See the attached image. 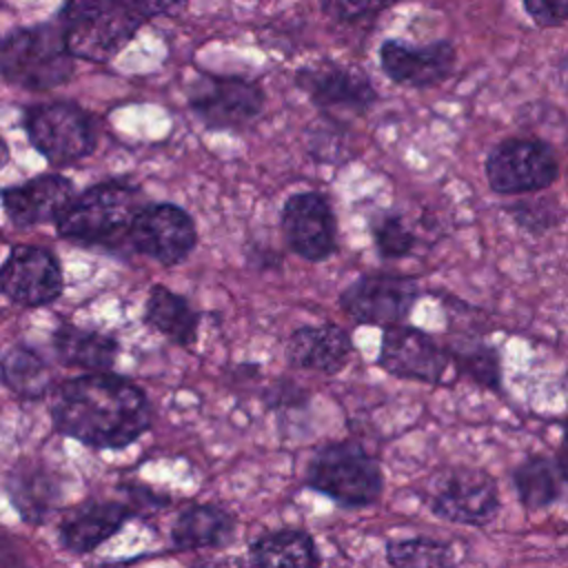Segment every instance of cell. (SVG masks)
Masks as SVG:
<instances>
[{
	"mask_svg": "<svg viewBox=\"0 0 568 568\" xmlns=\"http://www.w3.org/2000/svg\"><path fill=\"white\" fill-rule=\"evenodd\" d=\"M235 517L217 504H191L171 526V546L180 552L224 548L235 537Z\"/></svg>",
	"mask_w": 568,
	"mask_h": 568,
	"instance_id": "cell-21",
	"label": "cell"
},
{
	"mask_svg": "<svg viewBox=\"0 0 568 568\" xmlns=\"http://www.w3.org/2000/svg\"><path fill=\"white\" fill-rule=\"evenodd\" d=\"M75 58L64 44L60 27H22L0 38V75L27 91H49L69 82Z\"/></svg>",
	"mask_w": 568,
	"mask_h": 568,
	"instance_id": "cell-4",
	"label": "cell"
},
{
	"mask_svg": "<svg viewBox=\"0 0 568 568\" xmlns=\"http://www.w3.org/2000/svg\"><path fill=\"white\" fill-rule=\"evenodd\" d=\"M248 559L255 566H320L322 557L313 535L300 528H277L248 544Z\"/></svg>",
	"mask_w": 568,
	"mask_h": 568,
	"instance_id": "cell-24",
	"label": "cell"
},
{
	"mask_svg": "<svg viewBox=\"0 0 568 568\" xmlns=\"http://www.w3.org/2000/svg\"><path fill=\"white\" fill-rule=\"evenodd\" d=\"M7 162H9V146H7V142L0 138V169H4Z\"/></svg>",
	"mask_w": 568,
	"mask_h": 568,
	"instance_id": "cell-38",
	"label": "cell"
},
{
	"mask_svg": "<svg viewBox=\"0 0 568 568\" xmlns=\"http://www.w3.org/2000/svg\"><path fill=\"white\" fill-rule=\"evenodd\" d=\"M22 126L33 149L51 164H73L95 149L93 118L73 102L33 104L24 111Z\"/></svg>",
	"mask_w": 568,
	"mask_h": 568,
	"instance_id": "cell-6",
	"label": "cell"
},
{
	"mask_svg": "<svg viewBox=\"0 0 568 568\" xmlns=\"http://www.w3.org/2000/svg\"><path fill=\"white\" fill-rule=\"evenodd\" d=\"M73 195L75 186L69 178L60 173H42L22 184L2 189L0 202L13 226L29 229L55 222Z\"/></svg>",
	"mask_w": 568,
	"mask_h": 568,
	"instance_id": "cell-17",
	"label": "cell"
},
{
	"mask_svg": "<svg viewBox=\"0 0 568 568\" xmlns=\"http://www.w3.org/2000/svg\"><path fill=\"white\" fill-rule=\"evenodd\" d=\"M377 366L393 377L435 386L444 382L450 359L428 333L402 322L384 328Z\"/></svg>",
	"mask_w": 568,
	"mask_h": 568,
	"instance_id": "cell-15",
	"label": "cell"
},
{
	"mask_svg": "<svg viewBox=\"0 0 568 568\" xmlns=\"http://www.w3.org/2000/svg\"><path fill=\"white\" fill-rule=\"evenodd\" d=\"M133 513L135 510L124 501H84L58 526V541L73 555L93 552L111 539Z\"/></svg>",
	"mask_w": 568,
	"mask_h": 568,
	"instance_id": "cell-19",
	"label": "cell"
},
{
	"mask_svg": "<svg viewBox=\"0 0 568 568\" xmlns=\"http://www.w3.org/2000/svg\"><path fill=\"white\" fill-rule=\"evenodd\" d=\"M280 224L288 248L306 262H324L337 248V220L331 202L317 191L286 197Z\"/></svg>",
	"mask_w": 568,
	"mask_h": 568,
	"instance_id": "cell-13",
	"label": "cell"
},
{
	"mask_svg": "<svg viewBox=\"0 0 568 568\" xmlns=\"http://www.w3.org/2000/svg\"><path fill=\"white\" fill-rule=\"evenodd\" d=\"M455 561L453 548L433 537L390 539L386 544V564L395 568H442Z\"/></svg>",
	"mask_w": 568,
	"mask_h": 568,
	"instance_id": "cell-28",
	"label": "cell"
},
{
	"mask_svg": "<svg viewBox=\"0 0 568 568\" xmlns=\"http://www.w3.org/2000/svg\"><path fill=\"white\" fill-rule=\"evenodd\" d=\"M308 402V395L304 388H300L297 384L288 382V379H280L268 393H266V404L275 410H282V408H302L306 406Z\"/></svg>",
	"mask_w": 568,
	"mask_h": 568,
	"instance_id": "cell-34",
	"label": "cell"
},
{
	"mask_svg": "<svg viewBox=\"0 0 568 568\" xmlns=\"http://www.w3.org/2000/svg\"><path fill=\"white\" fill-rule=\"evenodd\" d=\"M519 504L526 510H541L561 497L564 477L555 459L546 455H530L510 475Z\"/></svg>",
	"mask_w": 568,
	"mask_h": 568,
	"instance_id": "cell-26",
	"label": "cell"
},
{
	"mask_svg": "<svg viewBox=\"0 0 568 568\" xmlns=\"http://www.w3.org/2000/svg\"><path fill=\"white\" fill-rule=\"evenodd\" d=\"M0 382L20 399H40L53 388V373L36 348L16 342L0 355Z\"/></svg>",
	"mask_w": 568,
	"mask_h": 568,
	"instance_id": "cell-23",
	"label": "cell"
},
{
	"mask_svg": "<svg viewBox=\"0 0 568 568\" xmlns=\"http://www.w3.org/2000/svg\"><path fill=\"white\" fill-rule=\"evenodd\" d=\"M377 55L386 78L408 89H430L442 84L453 75L457 62V49L450 40L410 47L404 40L388 38L379 44Z\"/></svg>",
	"mask_w": 568,
	"mask_h": 568,
	"instance_id": "cell-16",
	"label": "cell"
},
{
	"mask_svg": "<svg viewBox=\"0 0 568 568\" xmlns=\"http://www.w3.org/2000/svg\"><path fill=\"white\" fill-rule=\"evenodd\" d=\"M58 18L71 55L89 62L115 58L144 22L113 0H64Z\"/></svg>",
	"mask_w": 568,
	"mask_h": 568,
	"instance_id": "cell-5",
	"label": "cell"
},
{
	"mask_svg": "<svg viewBox=\"0 0 568 568\" xmlns=\"http://www.w3.org/2000/svg\"><path fill=\"white\" fill-rule=\"evenodd\" d=\"M559 473L564 477V484H568V419L564 422V435H561V444L557 448V457H555Z\"/></svg>",
	"mask_w": 568,
	"mask_h": 568,
	"instance_id": "cell-35",
	"label": "cell"
},
{
	"mask_svg": "<svg viewBox=\"0 0 568 568\" xmlns=\"http://www.w3.org/2000/svg\"><path fill=\"white\" fill-rule=\"evenodd\" d=\"M399 0H320L326 18L339 24H359L377 18Z\"/></svg>",
	"mask_w": 568,
	"mask_h": 568,
	"instance_id": "cell-31",
	"label": "cell"
},
{
	"mask_svg": "<svg viewBox=\"0 0 568 568\" xmlns=\"http://www.w3.org/2000/svg\"><path fill=\"white\" fill-rule=\"evenodd\" d=\"M0 4H2V0H0Z\"/></svg>",
	"mask_w": 568,
	"mask_h": 568,
	"instance_id": "cell-39",
	"label": "cell"
},
{
	"mask_svg": "<svg viewBox=\"0 0 568 568\" xmlns=\"http://www.w3.org/2000/svg\"><path fill=\"white\" fill-rule=\"evenodd\" d=\"M342 508H366L384 493V473L375 457L357 442L322 444L306 468V481Z\"/></svg>",
	"mask_w": 568,
	"mask_h": 568,
	"instance_id": "cell-3",
	"label": "cell"
},
{
	"mask_svg": "<svg viewBox=\"0 0 568 568\" xmlns=\"http://www.w3.org/2000/svg\"><path fill=\"white\" fill-rule=\"evenodd\" d=\"M353 353V339L339 324H306L291 333L286 342V359L297 371L322 375L339 373Z\"/></svg>",
	"mask_w": 568,
	"mask_h": 568,
	"instance_id": "cell-18",
	"label": "cell"
},
{
	"mask_svg": "<svg viewBox=\"0 0 568 568\" xmlns=\"http://www.w3.org/2000/svg\"><path fill=\"white\" fill-rule=\"evenodd\" d=\"M450 364L481 388L501 393V357L495 346L470 337H457L446 346Z\"/></svg>",
	"mask_w": 568,
	"mask_h": 568,
	"instance_id": "cell-27",
	"label": "cell"
},
{
	"mask_svg": "<svg viewBox=\"0 0 568 568\" xmlns=\"http://www.w3.org/2000/svg\"><path fill=\"white\" fill-rule=\"evenodd\" d=\"M559 82H561V87H564V91L568 95V55L559 64Z\"/></svg>",
	"mask_w": 568,
	"mask_h": 568,
	"instance_id": "cell-37",
	"label": "cell"
},
{
	"mask_svg": "<svg viewBox=\"0 0 568 568\" xmlns=\"http://www.w3.org/2000/svg\"><path fill=\"white\" fill-rule=\"evenodd\" d=\"M528 18L537 27H561L568 22V0H524Z\"/></svg>",
	"mask_w": 568,
	"mask_h": 568,
	"instance_id": "cell-32",
	"label": "cell"
},
{
	"mask_svg": "<svg viewBox=\"0 0 568 568\" xmlns=\"http://www.w3.org/2000/svg\"><path fill=\"white\" fill-rule=\"evenodd\" d=\"M488 186L499 195L539 193L555 184L559 162L555 149L539 138H506L486 155Z\"/></svg>",
	"mask_w": 568,
	"mask_h": 568,
	"instance_id": "cell-7",
	"label": "cell"
},
{
	"mask_svg": "<svg viewBox=\"0 0 568 568\" xmlns=\"http://www.w3.org/2000/svg\"><path fill=\"white\" fill-rule=\"evenodd\" d=\"M142 193L124 180H106L84 189L55 220L58 233L82 246L118 248L129 244V229L142 206Z\"/></svg>",
	"mask_w": 568,
	"mask_h": 568,
	"instance_id": "cell-2",
	"label": "cell"
},
{
	"mask_svg": "<svg viewBox=\"0 0 568 568\" xmlns=\"http://www.w3.org/2000/svg\"><path fill=\"white\" fill-rule=\"evenodd\" d=\"M506 213L519 229L532 235L546 233L564 220V209L552 197H524L508 204Z\"/></svg>",
	"mask_w": 568,
	"mask_h": 568,
	"instance_id": "cell-30",
	"label": "cell"
},
{
	"mask_svg": "<svg viewBox=\"0 0 568 568\" xmlns=\"http://www.w3.org/2000/svg\"><path fill=\"white\" fill-rule=\"evenodd\" d=\"M264 89L240 75H200L189 89V106L213 131H242L264 111Z\"/></svg>",
	"mask_w": 568,
	"mask_h": 568,
	"instance_id": "cell-9",
	"label": "cell"
},
{
	"mask_svg": "<svg viewBox=\"0 0 568 568\" xmlns=\"http://www.w3.org/2000/svg\"><path fill=\"white\" fill-rule=\"evenodd\" d=\"M419 295L415 277L364 273L339 293V306L355 324L386 328L406 322Z\"/></svg>",
	"mask_w": 568,
	"mask_h": 568,
	"instance_id": "cell-10",
	"label": "cell"
},
{
	"mask_svg": "<svg viewBox=\"0 0 568 568\" xmlns=\"http://www.w3.org/2000/svg\"><path fill=\"white\" fill-rule=\"evenodd\" d=\"M373 242L382 260H402L413 253L415 235L395 211H382L371 220Z\"/></svg>",
	"mask_w": 568,
	"mask_h": 568,
	"instance_id": "cell-29",
	"label": "cell"
},
{
	"mask_svg": "<svg viewBox=\"0 0 568 568\" xmlns=\"http://www.w3.org/2000/svg\"><path fill=\"white\" fill-rule=\"evenodd\" d=\"M129 244L162 266H178L197 244L195 222L186 209L173 202L142 204L131 222Z\"/></svg>",
	"mask_w": 568,
	"mask_h": 568,
	"instance_id": "cell-11",
	"label": "cell"
},
{
	"mask_svg": "<svg viewBox=\"0 0 568 568\" xmlns=\"http://www.w3.org/2000/svg\"><path fill=\"white\" fill-rule=\"evenodd\" d=\"M22 561L24 559L20 557L18 548L11 541H7L4 537H0V566H18Z\"/></svg>",
	"mask_w": 568,
	"mask_h": 568,
	"instance_id": "cell-36",
	"label": "cell"
},
{
	"mask_svg": "<svg viewBox=\"0 0 568 568\" xmlns=\"http://www.w3.org/2000/svg\"><path fill=\"white\" fill-rule=\"evenodd\" d=\"M126 11L140 18H158V16H175L186 7V0H113Z\"/></svg>",
	"mask_w": 568,
	"mask_h": 568,
	"instance_id": "cell-33",
	"label": "cell"
},
{
	"mask_svg": "<svg viewBox=\"0 0 568 568\" xmlns=\"http://www.w3.org/2000/svg\"><path fill=\"white\" fill-rule=\"evenodd\" d=\"M7 490L20 517L29 524H42L60 495L53 475L33 464L16 466L7 477Z\"/></svg>",
	"mask_w": 568,
	"mask_h": 568,
	"instance_id": "cell-25",
	"label": "cell"
},
{
	"mask_svg": "<svg viewBox=\"0 0 568 568\" xmlns=\"http://www.w3.org/2000/svg\"><path fill=\"white\" fill-rule=\"evenodd\" d=\"M144 324L178 346H191L197 339L200 313L186 297L173 293L164 284H153L144 306Z\"/></svg>",
	"mask_w": 568,
	"mask_h": 568,
	"instance_id": "cell-22",
	"label": "cell"
},
{
	"mask_svg": "<svg viewBox=\"0 0 568 568\" xmlns=\"http://www.w3.org/2000/svg\"><path fill=\"white\" fill-rule=\"evenodd\" d=\"M64 275L53 251L16 244L0 266V293L22 306H47L62 295Z\"/></svg>",
	"mask_w": 568,
	"mask_h": 568,
	"instance_id": "cell-12",
	"label": "cell"
},
{
	"mask_svg": "<svg viewBox=\"0 0 568 568\" xmlns=\"http://www.w3.org/2000/svg\"><path fill=\"white\" fill-rule=\"evenodd\" d=\"M51 346L60 364L84 373L111 371L120 353V342L113 335L67 322H60L53 331Z\"/></svg>",
	"mask_w": 568,
	"mask_h": 568,
	"instance_id": "cell-20",
	"label": "cell"
},
{
	"mask_svg": "<svg viewBox=\"0 0 568 568\" xmlns=\"http://www.w3.org/2000/svg\"><path fill=\"white\" fill-rule=\"evenodd\" d=\"M293 82L322 111L342 109L362 115L377 102V91L371 78L362 69L335 60L300 67Z\"/></svg>",
	"mask_w": 568,
	"mask_h": 568,
	"instance_id": "cell-14",
	"label": "cell"
},
{
	"mask_svg": "<svg viewBox=\"0 0 568 568\" xmlns=\"http://www.w3.org/2000/svg\"><path fill=\"white\" fill-rule=\"evenodd\" d=\"M428 508L450 524L488 526L499 513V488L481 468L455 466L437 473L426 490Z\"/></svg>",
	"mask_w": 568,
	"mask_h": 568,
	"instance_id": "cell-8",
	"label": "cell"
},
{
	"mask_svg": "<svg viewBox=\"0 0 568 568\" xmlns=\"http://www.w3.org/2000/svg\"><path fill=\"white\" fill-rule=\"evenodd\" d=\"M53 428L91 448L120 450L151 426V402L131 379L111 371L84 373L49 390Z\"/></svg>",
	"mask_w": 568,
	"mask_h": 568,
	"instance_id": "cell-1",
	"label": "cell"
}]
</instances>
